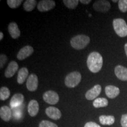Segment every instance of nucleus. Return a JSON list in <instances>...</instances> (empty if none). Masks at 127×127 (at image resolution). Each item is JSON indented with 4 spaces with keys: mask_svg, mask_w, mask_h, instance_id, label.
Masks as SVG:
<instances>
[{
    "mask_svg": "<svg viewBox=\"0 0 127 127\" xmlns=\"http://www.w3.org/2000/svg\"><path fill=\"white\" fill-rule=\"evenodd\" d=\"M87 66L93 73H97L101 70L103 65V58L99 52H92L89 54L87 61Z\"/></svg>",
    "mask_w": 127,
    "mask_h": 127,
    "instance_id": "obj_1",
    "label": "nucleus"
},
{
    "mask_svg": "<svg viewBox=\"0 0 127 127\" xmlns=\"http://www.w3.org/2000/svg\"><path fill=\"white\" fill-rule=\"evenodd\" d=\"M90 42V38L85 35H78L71 38V45L74 49L78 50L85 48Z\"/></svg>",
    "mask_w": 127,
    "mask_h": 127,
    "instance_id": "obj_2",
    "label": "nucleus"
},
{
    "mask_svg": "<svg viewBox=\"0 0 127 127\" xmlns=\"http://www.w3.org/2000/svg\"><path fill=\"white\" fill-rule=\"evenodd\" d=\"M113 27L116 34L120 37L127 36V24L122 18H117L113 21Z\"/></svg>",
    "mask_w": 127,
    "mask_h": 127,
    "instance_id": "obj_3",
    "label": "nucleus"
},
{
    "mask_svg": "<svg viewBox=\"0 0 127 127\" xmlns=\"http://www.w3.org/2000/svg\"><path fill=\"white\" fill-rule=\"evenodd\" d=\"M81 81V74L78 71H74L66 76L65 84L68 88H75Z\"/></svg>",
    "mask_w": 127,
    "mask_h": 127,
    "instance_id": "obj_4",
    "label": "nucleus"
},
{
    "mask_svg": "<svg viewBox=\"0 0 127 127\" xmlns=\"http://www.w3.org/2000/svg\"><path fill=\"white\" fill-rule=\"evenodd\" d=\"M93 8L96 11L105 13L110 9L111 4L108 1L99 0L94 3Z\"/></svg>",
    "mask_w": 127,
    "mask_h": 127,
    "instance_id": "obj_5",
    "label": "nucleus"
},
{
    "mask_svg": "<svg viewBox=\"0 0 127 127\" xmlns=\"http://www.w3.org/2000/svg\"><path fill=\"white\" fill-rule=\"evenodd\" d=\"M43 99L48 104L55 105L59 101V95L54 91H46L43 95Z\"/></svg>",
    "mask_w": 127,
    "mask_h": 127,
    "instance_id": "obj_6",
    "label": "nucleus"
},
{
    "mask_svg": "<svg viewBox=\"0 0 127 127\" xmlns=\"http://www.w3.org/2000/svg\"><path fill=\"white\" fill-rule=\"evenodd\" d=\"M26 86L28 90L33 92L36 91L38 86V78L36 75L31 74L28 77L26 82Z\"/></svg>",
    "mask_w": 127,
    "mask_h": 127,
    "instance_id": "obj_7",
    "label": "nucleus"
},
{
    "mask_svg": "<svg viewBox=\"0 0 127 127\" xmlns=\"http://www.w3.org/2000/svg\"><path fill=\"white\" fill-rule=\"evenodd\" d=\"M55 6V2L52 0H42L38 2L37 9L40 12H46L53 9Z\"/></svg>",
    "mask_w": 127,
    "mask_h": 127,
    "instance_id": "obj_8",
    "label": "nucleus"
},
{
    "mask_svg": "<svg viewBox=\"0 0 127 127\" xmlns=\"http://www.w3.org/2000/svg\"><path fill=\"white\" fill-rule=\"evenodd\" d=\"M34 52V48L30 45H26L22 48L19 51L17 55V58L19 60H24L30 57Z\"/></svg>",
    "mask_w": 127,
    "mask_h": 127,
    "instance_id": "obj_9",
    "label": "nucleus"
},
{
    "mask_svg": "<svg viewBox=\"0 0 127 127\" xmlns=\"http://www.w3.org/2000/svg\"><path fill=\"white\" fill-rule=\"evenodd\" d=\"M101 86L99 84L95 85L85 94V98L88 100H93L100 94L101 92Z\"/></svg>",
    "mask_w": 127,
    "mask_h": 127,
    "instance_id": "obj_10",
    "label": "nucleus"
},
{
    "mask_svg": "<svg viewBox=\"0 0 127 127\" xmlns=\"http://www.w3.org/2000/svg\"><path fill=\"white\" fill-rule=\"evenodd\" d=\"M18 69V65L15 61H11L5 71V76L6 78H9L15 75Z\"/></svg>",
    "mask_w": 127,
    "mask_h": 127,
    "instance_id": "obj_11",
    "label": "nucleus"
},
{
    "mask_svg": "<svg viewBox=\"0 0 127 127\" xmlns=\"http://www.w3.org/2000/svg\"><path fill=\"white\" fill-rule=\"evenodd\" d=\"M45 113L50 118L54 120H58L61 117V112L57 108L54 107H48L45 109Z\"/></svg>",
    "mask_w": 127,
    "mask_h": 127,
    "instance_id": "obj_12",
    "label": "nucleus"
},
{
    "mask_svg": "<svg viewBox=\"0 0 127 127\" xmlns=\"http://www.w3.org/2000/svg\"><path fill=\"white\" fill-rule=\"evenodd\" d=\"M24 101V96L20 93L14 94L10 101V106L12 108L18 107L21 105Z\"/></svg>",
    "mask_w": 127,
    "mask_h": 127,
    "instance_id": "obj_13",
    "label": "nucleus"
},
{
    "mask_svg": "<svg viewBox=\"0 0 127 127\" xmlns=\"http://www.w3.org/2000/svg\"><path fill=\"white\" fill-rule=\"evenodd\" d=\"M8 30L9 34L12 38L17 39L20 36L21 32L17 23H14V22L9 23L8 26Z\"/></svg>",
    "mask_w": 127,
    "mask_h": 127,
    "instance_id": "obj_14",
    "label": "nucleus"
},
{
    "mask_svg": "<svg viewBox=\"0 0 127 127\" xmlns=\"http://www.w3.org/2000/svg\"><path fill=\"white\" fill-rule=\"evenodd\" d=\"M115 74L119 79L127 81V68L122 65H117L115 68Z\"/></svg>",
    "mask_w": 127,
    "mask_h": 127,
    "instance_id": "obj_15",
    "label": "nucleus"
},
{
    "mask_svg": "<svg viewBox=\"0 0 127 127\" xmlns=\"http://www.w3.org/2000/svg\"><path fill=\"white\" fill-rule=\"evenodd\" d=\"M105 91L108 97L111 99L117 97L120 93V89L113 85H108L105 88Z\"/></svg>",
    "mask_w": 127,
    "mask_h": 127,
    "instance_id": "obj_16",
    "label": "nucleus"
},
{
    "mask_svg": "<svg viewBox=\"0 0 127 127\" xmlns=\"http://www.w3.org/2000/svg\"><path fill=\"white\" fill-rule=\"evenodd\" d=\"M28 111L31 117H35L37 115L39 111V104L36 100L32 99L29 102Z\"/></svg>",
    "mask_w": 127,
    "mask_h": 127,
    "instance_id": "obj_17",
    "label": "nucleus"
},
{
    "mask_svg": "<svg viewBox=\"0 0 127 127\" xmlns=\"http://www.w3.org/2000/svg\"><path fill=\"white\" fill-rule=\"evenodd\" d=\"M11 110L7 106H2L0 108V117L3 121L8 122L11 118Z\"/></svg>",
    "mask_w": 127,
    "mask_h": 127,
    "instance_id": "obj_18",
    "label": "nucleus"
},
{
    "mask_svg": "<svg viewBox=\"0 0 127 127\" xmlns=\"http://www.w3.org/2000/svg\"><path fill=\"white\" fill-rule=\"evenodd\" d=\"M28 70L27 68L23 67L19 70L17 76V82L19 84H23L28 76Z\"/></svg>",
    "mask_w": 127,
    "mask_h": 127,
    "instance_id": "obj_19",
    "label": "nucleus"
},
{
    "mask_svg": "<svg viewBox=\"0 0 127 127\" xmlns=\"http://www.w3.org/2000/svg\"><path fill=\"white\" fill-rule=\"evenodd\" d=\"M99 120L100 123L104 125H112L115 122V118L112 115H101Z\"/></svg>",
    "mask_w": 127,
    "mask_h": 127,
    "instance_id": "obj_20",
    "label": "nucleus"
},
{
    "mask_svg": "<svg viewBox=\"0 0 127 127\" xmlns=\"http://www.w3.org/2000/svg\"><path fill=\"white\" fill-rule=\"evenodd\" d=\"M108 101L105 98H97L93 102V106L96 108L107 107Z\"/></svg>",
    "mask_w": 127,
    "mask_h": 127,
    "instance_id": "obj_21",
    "label": "nucleus"
},
{
    "mask_svg": "<svg viewBox=\"0 0 127 127\" xmlns=\"http://www.w3.org/2000/svg\"><path fill=\"white\" fill-rule=\"evenodd\" d=\"M36 4V0H27L23 4L24 9L27 12L31 11L35 8Z\"/></svg>",
    "mask_w": 127,
    "mask_h": 127,
    "instance_id": "obj_22",
    "label": "nucleus"
},
{
    "mask_svg": "<svg viewBox=\"0 0 127 127\" xmlns=\"http://www.w3.org/2000/svg\"><path fill=\"white\" fill-rule=\"evenodd\" d=\"M10 91L7 87H2L0 89V99L5 101L10 96Z\"/></svg>",
    "mask_w": 127,
    "mask_h": 127,
    "instance_id": "obj_23",
    "label": "nucleus"
},
{
    "mask_svg": "<svg viewBox=\"0 0 127 127\" xmlns=\"http://www.w3.org/2000/svg\"><path fill=\"white\" fill-rule=\"evenodd\" d=\"M64 4L69 9H75L78 5V0H64Z\"/></svg>",
    "mask_w": 127,
    "mask_h": 127,
    "instance_id": "obj_24",
    "label": "nucleus"
},
{
    "mask_svg": "<svg viewBox=\"0 0 127 127\" xmlns=\"http://www.w3.org/2000/svg\"><path fill=\"white\" fill-rule=\"evenodd\" d=\"M23 2V0H7V4L11 8L15 9L18 8Z\"/></svg>",
    "mask_w": 127,
    "mask_h": 127,
    "instance_id": "obj_25",
    "label": "nucleus"
},
{
    "mask_svg": "<svg viewBox=\"0 0 127 127\" xmlns=\"http://www.w3.org/2000/svg\"><path fill=\"white\" fill-rule=\"evenodd\" d=\"M118 7L120 10L123 12L127 11V0H120L118 1Z\"/></svg>",
    "mask_w": 127,
    "mask_h": 127,
    "instance_id": "obj_26",
    "label": "nucleus"
},
{
    "mask_svg": "<svg viewBox=\"0 0 127 127\" xmlns=\"http://www.w3.org/2000/svg\"><path fill=\"white\" fill-rule=\"evenodd\" d=\"M39 127H58L55 124L47 120H42L39 123Z\"/></svg>",
    "mask_w": 127,
    "mask_h": 127,
    "instance_id": "obj_27",
    "label": "nucleus"
},
{
    "mask_svg": "<svg viewBox=\"0 0 127 127\" xmlns=\"http://www.w3.org/2000/svg\"><path fill=\"white\" fill-rule=\"evenodd\" d=\"M7 61L8 58L5 55L3 54L0 55V68H2L4 67Z\"/></svg>",
    "mask_w": 127,
    "mask_h": 127,
    "instance_id": "obj_28",
    "label": "nucleus"
},
{
    "mask_svg": "<svg viewBox=\"0 0 127 127\" xmlns=\"http://www.w3.org/2000/svg\"><path fill=\"white\" fill-rule=\"evenodd\" d=\"M121 124L122 127H127V114H124L122 115Z\"/></svg>",
    "mask_w": 127,
    "mask_h": 127,
    "instance_id": "obj_29",
    "label": "nucleus"
},
{
    "mask_svg": "<svg viewBox=\"0 0 127 127\" xmlns=\"http://www.w3.org/2000/svg\"><path fill=\"white\" fill-rule=\"evenodd\" d=\"M84 127H101L99 125L94 122H88L85 124Z\"/></svg>",
    "mask_w": 127,
    "mask_h": 127,
    "instance_id": "obj_30",
    "label": "nucleus"
},
{
    "mask_svg": "<svg viewBox=\"0 0 127 127\" xmlns=\"http://www.w3.org/2000/svg\"><path fill=\"white\" fill-rule=\"evenodd\" d=\"M80 2H81L82 4L87 5V4H90V3L91 2V0H81Z\"/></svg>",
    "mask_w": 127,
    "mask_h": 127,
    "instance_id": "obj_31",
    "label": "nucleus"
},
{
    "mask_svg": "<svg viewBox=\"0 0 127 127\" xmlns=\"http://www.w3.org/2000/svg\"><path fill=\"white\" fill-rule=\"evenodd\" d=\"M3 37H4V34H3L2 32H0V40H2Z\"/></svg>",
    "mask_w": 127,
    "mask_h": 127,
    "instance_id": "obj_32",
    "label": "nucleus"
},
{
    "mask_svg": "<svg viewBox=\"0 0 127 127\" xmlns=\"http://www.w3.org/2000/svg\"><path fill=\"white\" fill-rule=\"evenodd\" d=\"M124 49H125V53H126V55H127V43H126V44H125V46H124Z\"/></svg>",
    "mask_w": 127,
    "mask_h": 127,
    "instance_id": "obj_33",
    "label": "nucleus"
},
{
    "mask_svg": "<svg viewBox=\"0 0 127 127\" xmlns=\"http://www.w3.org/2000/svg\"><path fill=\"white\" fill-rule=\"evenodd\" d=\"M119 1H117V0H113V1H112V2H118Z\"/></svg>",
    "mask_w": 127,
    "mask_h": 127,
    "instance_id": "obj_34",
    "label": "nucleus"
}]
</instances>
